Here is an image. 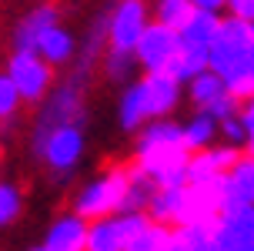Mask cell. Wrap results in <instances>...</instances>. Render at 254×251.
Returning <instances> with one entry per match:
<instances>
[{"instance_id": "obj_18", "label": "cell", "mask_w": 254, "mask_h": 251, "mask_svg": "<svg viewBox=\"0 0 254 251\" xmlns=\"http://www.w3.org/2000/svg\"><path fill=\"white\" fill-rule=\"evenodd\" d=\"M171 241H174V228L157 225V221H147V225L124 245V251H167Z\"/></svg>"}, {"instance_id": "obj_26", "label": "cell", "mask_w": 254, "mask_h": 251, "mask_svg": "<svg viewBox=\"0 0 254 251\" xmlns=\"http://www.w3.org/2000/svg\"><path fill=\"white\" fill-rule=\"evenodd\" d=\"M238 107H241V104H238V100L224 90L217 100H211V104L204 107V114H207L211 121H217V124H221V121H228V117H238Z\"/></svg>"}, {"instance_id": "obj_31", "label": "cell", "mask_w": 254, "mask_h": 251, "mask_svg": "<svg viewBox=\"0 0 254 251\" xmlns=\"http://www.w3.org/2000/svg\"><path fill=\"white\" fill-rule=\"evenodd\" d=\"M241 154H248V158H254V138H248V141H244V151H241Z\"/></svg>"}, {"instance_id": "obj_1", "label": "cell", "mask_w": 254, "mask_h": 251, "mask_svg": "<svg viewBox=\"0 0 254 251\" xmlns=\"http://www.w3.org/2000/svg\"><path fill=\"white\" fill-rule=\"evenodd\" d=\"M188 158L178 121H151L137 131L134 167L151 177L157 188H188Z\"/></svg>"}, {"instance_id": "obj_15", "label": "cell", "mask_w": 254, "mask_h": 251, "mask_svg": "<svg viewBox=\"0 0 254 251\" xmlns=\"http://www.w3.org/2000/svg\"><path fill=\"white\" fill-rule=\"evenodd\" d=\"M74 54H77V40H74V34L61 24L54 27V30H47L37 44V57L47 64V67H61V64L74 61Z\"/></svg>"}, {"instance_id": "obj_8", "label": "cell", "mask_w": 254, "mask_h": 251, "mask_svg": "<svg viewBox=\"0 0 254 251\" xmlns=\"http://www.w3.org/2000/svg\"><path fill=\"white\" fill-rule=\"evenodd\" d=\"M174 61H178V34L151 20L134 47V64L144 67V74H161V71H171Z\"/></svg>"}, {"instance_id": "obj_9", "label": "cell", "mask_w": 254, "mask_h": 251, "mask_svg": "<svg viewBox=\"0 0 254 251\" xmlns=\"http://www.w3.org/2000/svg\"><path fill=\"white\" fill-rule=\"evenodd\" d=\"M57 24H61V7L54 0H44L37 7H30L13 27V54H37L40 37L47 30H54Z\"/></svg>"}, {"instance_id": "obj_17", "label": "cell", "mask_w": 254, "mask_h": 251, "mask_svg": "<svg viewBox=\"0 0 254 251\" xmlns=\"http://www.w3.org/2000/svg\"><path fill=\"white\" fill-rule=\"evenodd\" d=\"M181 138H184V148H188L190 154L214 148V141H217V121H211L204 111H197L188 124H181Z\"/></svg>"}, {"instance_id": "obj_23", "label": "cell", "mask_w": 254, "mask_h": 251, "mask_svg": "<svg viewBox=\"0 0 254 251\" xmlns=\"http://www.w3.org/2000/svg\"><path fill=\"white\" fill-rule=\"evenodd\" d=\"M17 111H20V94H17V87L10 84V77L0 74V124L10 127Z\"/></svg>"}, {"instance_id": "obj_21", "label": "cell", "mask_w": 254, "mask_h": 251, "mask_svg": "<svg viewBox=\"0 0 254 251\" xmlns=\"http://www.w3.org/2000/svg\"><path fill=\"white\" fill-rule=\"evenodd\" d=\"M188 94H190V100L197 104V111H204L211 100H217L221 94H224V81H221L217 74H211V71H204V74H197V77L188 81Z\"/></svg>"}, {"instance_id": "obj_2", "label": "cell", "mask_w": 254, "mask_h": 251, "mask_svg": "<svg viewBox=\"0 0 254 251\" xmlns=\"http://www.w3.org/2000/svg\"><path fill=\"white\" fill-rule=\"evenodd\" d=\"M87 81L90 74H84V71H77L67 77V81H61L57 87H54V94H47V100H44V107H40V117L37 124H34V154L40 151V144H44V138L51 134L54 127L61 124H84V90H87Z\"/></svg>"}, {"instance_id": "obj_22", "label": "cell", "mask_w": 254, "mask_h": 251, "mask_svg": "<svg viewBox=\"0 0 254 251\" xmlns=\"http://www.w3.org/2000/svg\"><path fill=\"white\" fill-rule=\"evenodd\" d=\"M24 211V194L13 181H0V228L13 225Z\"/></svg>"}, {"instance_id": "obj_16", "label": "cell", "mask_w": 254, "mask_h": 251, "mask_svg": "<svg viewBox=\"0 0 254 251\" xmlns=\"http://www.w3.org/2000/svg\"><path fill=\"white\" fill-rule=\"evenodd\" d=\"M117 117H121V127L127 134H137L140 127L147 124V97H144V81H134L127 84V90L121 94V107H117Z\"/></svg>"}, {"instance_id": "obj_19", "label": "cell", "mask_w": 254, "mask_h": 251, "mask_svg": "<svg viewBox=\"0 0 254 251\" xmlns=\"http://www.w3.org/2000/svg\"><path fill=\"white\" fill-rule=\"evenodd\" d=\"M121 231H117L114 218H104V221H90L87 228V251H121Z\"/></svg>"}, {"instance_id": "obj_20", "label": "cell", "mask_w": 254, "mask_h": 251, "mask_svg": "<svg viewBox=\"0 0 254 251\" xmlns=\"http://www.w3.org/2000/svg\"><path fill=\"white\" fill-rule=\"evenodd\" d=\"M190 13H194L190 0H157V7H154V24H161V27H167V30L178 34L181 27L190 20Z\"/></svg>"}, {"instance_id": "obj_29", "label": "cell", "mask_w": 254, "mask_h": 251, "mask_svg": "<svg viewBox=\"0 0 254 251\" xmlns=\"http://www.w3.org/2000/svg\"><path fill=\"white\" fill-rule=\"evenodd\" d=\"M224 3H228V0H190L194 10H207V13H221V10H224Z\"/></svg>"}, {"instance_id": "obj_32", "label": "cell", "mask_w": 254, "mask_h": 251, "mask_svg": "<svg viewBox=\"0 0 254 251\" xmlns=\"http://www.w3.org/2000/svg\"><path fill=\"white\" fill-rule=\"evenodd\" d=\"M27 251H47V248H44V245H37V248H27Z\"/></svg>"}, {"instance_id": "obj_11", "label": "cell", "mask_w": 254, "mask_h": 251, "mask_svg": "<svg viewBox=\"0 0 254 251\" xmlns=\"http://www.w3.org/2000/svg\"><path fill=\"white\" fill-rule=\"evenodd\" d=\"M140 81H144V97H147V124L151 121H167L171 111L181 104V87L184 84L174 74H167V71L144 74Z\"/></svg>"}, {"instance_id": "obj_10", "label": "cell", "mask_w": 254, "mask_h": 251, "mask_svg": "<svg viewBox=\"0 0 254 251\" xmlns=\"http://www.w3.org/2000/svg\"><path fill=\"white\" fill-rule=\"evenodd\" d=\"M214 251H254V208H234L217 214Z\"/></svg>"}, {"instance_id": "obj_27", "label": "cell", "mask_w": 254, "mask_h": 251, "mask_svg": "<svg viewBox=\"0 0 254 251\" xmlns=\"http://www.w3.org/2000/svg\"><path fill=\"white\" fill-rule=\"evenodd\" d=\"M224 10H228V17H234V20L254 27V0H228Z\"/></svg>"}, {"instance_id": "obj_24", "label": "cell", "mask_w": 254, "mask_h": 251, "mask_svg": "<svg viewBox=\"0 0 254 251\" xmlns=\"http://www.w3.org/2000/svg\"><path fill=\"white\" fill-rule=\"evenodd\" d=\"M130 67H134V57L104 50V71H107V81H127V77H130Z\"/></svg>"}, {"instance_id": "obj_12", "label": "cell", "mask_w": 254, "mask_h": 251, "mask_svg": "<svg viewBox=\"0 0 254 251\" xmlns=\"http://www.w3.org/2000/svg\"><path fill=\"white\" fill-rule=\"evenodd\" d=\"M221 214L234 208H254V158L241 154V161L231 167L221 181Z\"/></svg>"}, {"instance_id": "obj_7", "label": "cell", "mask_w": 254, "mask_h": 251, "mask_svg": "<svg viewBox=\"0 0 254 251\" xmlns=\"http://www.w3.org/2000/svg\"><path fill=\"white\" fill-rule=\"evenodd\" d=\"M7 77L10 84L20 94V104H40V100L51 94L54 84V67L40 61L37 54H10V64H7Z\"/></svg>"}, {"instance_id": "obj_28", "label": "cell", "mask_w": 254, "mask_h": 251, "mask_svg": "<svg viewBox=\"0 0 254 251\" xmlns=\"http://www.w3.org/2000/svg\"><path fill=\"white\" fill-rule=\"evenodd\" d=\"M238 121H241L244 134H248V138H254V97L244 100L241 107H238Z\"/></svg>"}, {"instance_id": "obj_14", "label": "cell", "mask_w": 254, "mask_h": 251, "mask_svg": "<svg viewBox=\"0 0 254 251\" xmlns=\"http://www.w3.org/2000/svg\"><path fill=\"white\" fill-rule=\"evenodd\" d=\"M184 198H188V188H157L147 204V218L178 231L184 225Z\"/></svg>"}, {"instance_id": "obj_4", "label": "cell", "mask_w": 254, "mask_h": 251, "mask_svg": "<svg viewBox=\"0 0 254 251\" xmlns=\"http://www.w3.org/2000/svg\"><path fill=\"white\" fill-rule=\"evenodd\" d=\"M251 40H254L251 24H241L234 17H221V27H217L214 40H211V50H207V71L224 81L234 71V64L248 54Z\"/></svg>"}, {"instance_id": "obj_13", "label": "cell", "mask_w": 254, "mask_h": 251, "mask_svg": "<svg viewBox=\"0 0 254 251\" xmlns=\"http://www.w3.org/2000/svg\"><path fill=\"white\" fill-rule=\"evenodd\" d=\"M87 221L77 214H61L54 218L47 235H44V248L47 251H87Z\"/></svg>"}, {"instance_id": "obj_25", "label": "cell", "mask_w": 254, "mask_h": 251, "mask_svg": "<svg viewBox=\"0 0 254 251\" xmlns=\"http://www.w3.org/2000/svg\"><path fill=\"white\" fill-rule=\"evenodd\" d=\"M217 138H221V144H228V148L244 151L248 134H244V127H241V121H238V117H228V121H221V124H217Z\"/></svg>"}, {"instance_id": "obj_5", "label": "cell", "mask_w": 254, "mask_h": 251, "mask_svg": "<svg viewBox=\"0 0 254 251\" xmlns=\"http://www.w3.org/2000/svg\"><path fill=\"white\" fill-rule=\"evenodd\" d=\"M147 24H151L147 0H117L111 10V27H107V50L134 57V47Z\"/></svg>"}, {"instance_id": "obj_3", "label": "cell", "mask_w": 254, "mask_h": 251, "mask_svg": "<svg viewBox=\"0 0 254 251\" xmlns=\"http://www.w3.org/2000/svg\"><path fill=\"white\" fill-rule=\"evenodd\" d=\"M124 194H127V164L124 167H111V171L97 174L94 181H87L70 201V214L84 218L87 225L114 218V214H121Z\"/></svg>"}, {"instance_id": "obj_30", "label": "cell", "mask_w": 254, "mask_h": 251, "mask_svg": "<svg viewBox=\"0 0 254 251\" xmlns=\"http://www.w3.org/2000/svg\"><path fill=\"white\" fill-rule=\"evenodd\" d=\"M167 251H184V245H181V238H178V231H174V241L167 245Z\"/></svg>"}, {"instance_id": "obj_33", "label": "cell", "mask_w": 254, "mask_h": 251, "mask_svg": "<svg viewBox=\"0 0 254 251\" xmlns=\"http://www.w3.org/2000/svg\"><path fill=\"white\" fill-rule=\"evenodd\" d=\"M37 3H44V0H37Z\"/></svg>"}, {"instance_id": "obj_6", "label": "cell", "mask_w": 254, "mask_h": 251, "mask_svg": "<svg viewBox=\"0 0 254 251\" xmlns=\"http://www.w3.org/2000/svg\"><path fill=\"white\" fill-rule=\"evenodd\" d=\"M84 124H61L44 138L37 158L51 167L54 177H67L84 158Z\"/></svg>"}]
</instances>
